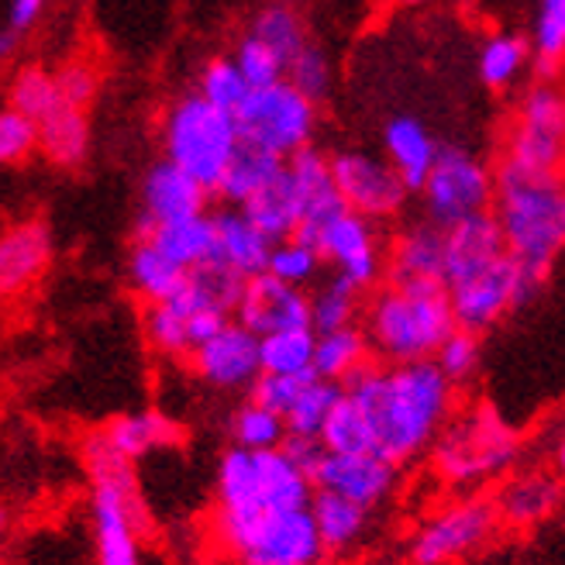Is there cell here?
Here are the masks:
<instances>
[{
  "mask_svg": "<svg viewBox=\"0 0 565 565\" xmlns=\"http://www.w3.org/2000/svg\"><path fill=\"white\" fill-rule=\"evenodd\" d=\"M373 428V448L390 462H411L431 448L456 407V383L435 359L365 362L345 383Z\"/></svg>",
  "mask_w": 565,
  "mask_h": 565,
  "instance_id": "6da1fadb",
  "label": "cell"
},
{
  "mask_svg": "<svg viewBox=\"0 0 565 565\" xmlns=\"http://www.w3.org/2000/svg\"><path fill=\"white\" fill-rule=\"evenodd\" d=\"M79 459L90 479L97 565H141L138 534L149 531L152 521L135 476V459L118 451L107 431H90L83 438Z\"/></svg>",
  "mask_w": 565,
  "mask_h": 565,
  "instance_id": "7a4b0ae2",
  "label": "cell"
},
{
  "mask_svg": "<svg viewBox=\"0 0 565 565\" xmlns=\"http://www.w3.org/2000/svg\"><path fill=\"white\" fill-rule=\"evenodd\" d=\"M493 214L503 228L507 252L539 279H548L565 248V177H531L497 166Z\"/></svg>",
  "mask_w": 565,
  "mask_h": 565,
  "instance_id": "3957f363",
  "label": "cell"
},
{
  "mask_svg": "<svg viewBox=\"0 0 565 565\" xmlns=\"http://www.w3.org/2000/svg\"><path fill=\"white\" fill-rule=\"evenodd\" d=\"M362 328L373 355L383 362L435 359L445 338L459 328L445 287H386L365 303Z\"/></svg>",
  "mask_w": 565,
  "mask_h": 565,
  "instance_id": "277c9868",
  "label": "cell"
},
{
  "mask_svg": "<svg viewBox=\"0 0 565 565\" xmlns=\"http://www.w3.org/2000/svg\"><path fill=\"white\" fill-rule=\"evenodd\" d=\"M159 141L169 162H177L193 180H201L211 193H217L224 169H228L242 141V131L232 110H221L196 90H186L162 110Z\"/></svg>",
  "mask_w": 565,
  "mask_h": 565,
  "instance_id": "5b68a950",
  "label": "cell"
},
{
  "mask_svg": "<svg viewBox=\"0 0 565 565\" xmlns=\"http://www.w3.org/2000/svg\"><path fill=\"white\" fill-rule=\"evenodd\" d=\"M521 451L518 435L490 407L451 417L431 445V466L448 487H476L503 476Z\"/></svg>",
  "mask_w": 565,
  "mask_h": 565,
  "instance_id": "8992f818",
  "label": "cell"
},
{
  "mask_svg": "<svg viewBox=\"0 0 565 565\" xmlns=\"http://www.w3.org/2000/svg\"><path fill=\"white\" fill-rule=\"evenodd\" d=\"M497 201V169L462 146H441L435 169L420 186L424 217L451 228L466 217L493 211Z\"/></svg>",
  "mask_w": 565,
  "mask_h": 565,
  "instance_id": "52a82bcc",
  "label": "cell"
},
{
  "mask_svg": "<svg viewBox=\"0 0 565 565\" xmlns=\"http://www.w3.org/2000/svg\"><path fill=\"white\" fill-rule=\"evenodd\" d=\"M235 121L242 138L256 141V146L279 152L290 159L303 146L315 141L318 131V104L303 97L294 83L282 76L269 87H252L242 107L235 110Z\"/></svg>",
  "mask_w": 565,
  "mask_h": 565,
  "instance_id": "ba28073f",
  "label": "cell"
},
{
  "mask_svg": "<svg viewBox=\"0 0 565 565\" xmlns=\"http://www.w3.org/2000/svg\"><path fill=\"white\" fill-rule=\"evenodd\" d=\"M545 287V279L531 276L514 256H503L490 269L476 273L456 287H445L451 300V315H456L459 328L483 334L493 324H500L511 310L527 307L539 290Z\"/></svg>",
  "mask_w": 565,
  "mask_h": 565,
  "instance_id": "9c48e42d",
  "label": "cell"
},
{
  "mask_svg": "<svg viewBox=\"0 0 565 565\" xmlns=\"http://www.w3.org/2000/svg\"><path fill=\"white\" fill-rule=\"evenodd\" d=\"M331 177H334V186L342 190L349 211L365 214L380 224L397 217L407 204V196L414 193L386 156L359 152V149L334 152Z\"/></svg>",
  "mask_w": 565,
  "mask_h": 565,
  "instance_id": "30bf717a",
  "label": "cell"
},
{
  "mask_svg": "<svg viewBox=\"0 0 565 565\" xmlns=\"http://www.w3.org/2000/svg\"><path fill=\"white\" fill-rule=\"evenodd\" d=\"M497 524H500V511L487 497H469V500L451 503L417 531V539L411 545V562L414 565H448L456 558H466L483 542H490Z\"/></svg>",
  "mask_w": 565,
  "mask_h": 565,
  "instance_id": "8fae6325",
  "label": "cell"
},
{
  "mask_svg": "<svg viewBox=\"0 0 565 565\" xmlns=\"http://www.w3.org/2000/svg\"><path fill=\"white\" fill-rule=\"evenodd\" d=\"M318 252L321 259L342 273L349 282L362 294H370L373 287H380L383 276H386V252L380 242V221L345 211L338 214L331 224H324L321 235H318Z\"/></svg>",
  "mask_w": 565,
  "mask_h": 565,
  "instance_id": "7c38bea8",
  "label": "cell"
},
{
  "mask_svg": "<svg viewBox=\"0 0 565 565\" xmlns=\"http://www.w3.org/2000/svg\"><path fill=\"white\" fill-rule=\"evenodd\" d=\"M211 190L193 180L186 169L169 162L166 156L146 169L138 186V214H135V238H152L159 224L183 221L193 214H207Z\"/></svg>",
  "mask_w": 565,
  "mask_h": 565,
  "instance_id": "4fadbf2b",
  "label": "cell"
},
{
  "mask_svg": "<svg viewBox=\"0 0 565 565\" xmlns=\"http://www.w3.org/2000/svg\"><path fill=\"white\" fill-rule=\"evenodd\" d=\"M186 359L193 376L214 390H252V383L263 376V338L232 318Z\"/></svg>",
  "mask_w": 565,
  "mask_h": 565,
  "instance_id": "5bb4252c",
  "label": "cell"
},
{
  "mask_svg": "<svg viewBox=\"0 0 565 565\" xmlns=\"http://www.w3.org/2000/svg\"><path fill=\"white\" fill-rule=\"evenodd\" d=\"M235 558L242 565H324L328 548L310 507H303L273 514Z\"/></svg>",
  "mask_w": 565,
  "mask_h": 565,
  "instance_id": "9a60e30c",
  "label": "cell"
},
{
  "mask_svg": "<svg viewBox=\"0 0 565 565\" xmlns=\"http://www.w3.org/2000/svg\"><path fill=\"white\" fill-rule=\"evenodd\" d=\"M235 321L252 328L259 338L287 328H315L310 324V294L266 269L245 279L242 300L235 307Z\"/></svg>",
  "mask_w": 565,
  "mask_h": 565,
  "instance_id": "2e32d148",
  "label": "cell"
},
{
  "mask_svg": "<svg viewBox=\"0 0 565 565\" xmlns=\"http://www.w3.org/2000/svg\"><path fill=\"white\" fill-rule=\"evenodd\" d=\"M397 462L383 459L380 451H328L315 472V487L334 490L362 507H376L397 487Z\"/></svg>",
  "mask_w": 565,
  "mask_h": 565,
  "instance_id": "e0dca14e",
  "label": "cell"
},
{
  "mask_svg": "<svg viewBox=\"0 0 565 565\" xmlns=\"http://www.w3.org/2000/svg\"><path fill=\"white\" fill-rule=\"evenodd\" d=\"M52 266V232L42 217H21L0 235V294L21 297L35 290Z\"/></svg>",
  "mask_w": 565,
  "mask_h": 565,
  "instance_id": "ac0fdd59",
  "label": "cell"
},
{
  "mask_svg": "<svg viewBox=\"0 0 565 565\" xmlns=\"http://www.w3.org/2000/svg\"><path fill=\"white\" fill-rule=\"evenodd\" d=\"M390 287H445V228L435 221H417L393 238L386 252Z\"/></svg>",
  "mask_w": 565,
  "mask_h": 565,
  "instance_id": "d6986e66",
  "label": "cell"
},
{
  "mask_svg": "<svg viewBox=\"0 0 565 565\" xmlns=\"http://www.w3.org/2000/svg\"><path fill=\"white\" fill-rule=\"evenodd\" d=\"M503 256L511 252H507V238L493 211L451 224L445 228V287H456V282L490 269Z\"/></svg>",
  "mask_w": 565,
  "mask_h": 565,
  "instance_id": "ffe728a7",
  "label": "cell"
},
{
  "mask_svg": "<svg viewBox=\"0 0 565 565\" xmlns=\"http://www.w3.org/2000/svg\"><path fill=\"white\" fill-rule=\"evenodd\" d=\"M211 217H214V256L211 259L242 273L245 279L266 273L276 242L245 214V207L221 204L217 211H211Z\"/></svg>",
  "mask_w": 565,
  "mask_h": 565,
  "instance_id": "44dd1931",
  "label": "cell"
},
{
  "mask_svg": "<svg viewBox=\"0 0 565 565\" xmlns=\"http://www.w3.org/2000/svg\"><path fill=\"white\" fill-rule=\"evenodd\" d=\"M383 156L404 177V183L414 193H420L424 180H428V173L441 156V146L431 135V128L424 125L417 115H393L383 125Z\"/></svg>",
  "mask_w": 565,
  "mask_h": 565,
  "instance_id": "7402d4cb",
  "label": "cell"
},
{
  "mask_svg": "<svg viewBox=\"0 0 565 565\" xmlns=\"http://www.w3.org/2000/svg\"><path fill=\"white\" fill-rule=\"evenodd\" d=\"M500 166L531 177H565V131L511 121L503 138Z\"/></svg>",
  "mask_w": 565,
  "mask_h": 565,
  "instance_id": "603a6c76",
  "label": "cell"
},
{
  "mask_svg": "<svg viewBox=\"0 0 565 565\" xmlns=\"http://www.w3.org/2000/svg\"><path fill=\"white\" fill-rule=\"evenodd\" d=\"M282 169H287V159L279 152H269V149L256 146V141L242 138L214 196L221 204L245 207L252 196H259L266 186H273L282 177Z\"/></svg>",
  "mask_w": 565,
  "mask_h": 565,
  "instance_id": "cb8c5ba5",
  "label": "cell"
},
{
  "mask_svg": "<svg viewBox=\"0 0 565 565\" xmlns=\"http://www.w3.org/2000/svg\"><path fill=\"white\" fill-rule=\"evenodd\" d=\"M125 279L131 294H138L146 303H162L173 300L186 287L190 269L169 259L152 238H135L125 259Z\"/></svg>",
  "mask_w": 565,
  "mask_h": 565,
  "instance_id": "d4e9b609",
  "label": "cell"
},
{
  "mask_svg": "<svg viewBox=\"0 0 565 565\" xmlns=\"http://www.w3.org/2000/svg\"><path fill=\"white\" fill-rule=\"evenodd\" d=\"M90 115L87 107L76 104H55L39 121V152L60 169H79L90 156Z\"/></svg>",
  "mask_w": 565,
  "mask_h": 565,
  "instance_id": "484cf974",
  "label": "cell"
},
{
  "mask_svg": "<svg viewBox=\"0 0 565 565\" xmlns=\"http://www.w3.org/2000/svg\"><path fill=\"white\" fill-rule=\"evenodd\" d=\"M558 500H562V487L548 472L511 476L493 497L500 521L511 524V527H531V524L545 521L558 507Z\"/></svg>",
  "mask_w": 565,
  "mask_h": 565,
  "instance_id": "4316f807",
  "label": "cell"
},
{
  "mask_svg": "<svg viewBox=\"0 0 565 565\" xmlns=\"http://www.w3.org/2000/svg\"><path fill=\"white\" fill-rule=\"evenodd\" d=\"M245 290V276L228 269L217 259H207L204 266L190 269L186 287L173 297V303L186 315L193 310H224V315H235V307Z\"/></svg>",
  "mask_w": 565,
  "mask_h": 565,
  "instance_id": "83f0119b",
  "label": "cell"
},
{
  "mask_svg": "<svg viewBox=\"0 0 565 565\" xmlns=\"http://www.w3.org/2000/svg\"><path fill=\"white\" fill-rule=\"evenodd\" d=\"M107 438L115 441L118 451H125L128 459H146L156 448H173L183 441V428L159 411H138V414H121L107 424Z\"/></svg>",
  "mask_w": 565,
  "mask_h": 565,
  "instance_id": "f1b7e54d",
  "label": "cell"
},
{
  "mask_svg": "<svg viewBox=\"0 0 565 565\" xmlns=\"http://www.w3.org/2000/svg\"><path fill=\"white\" fill-rule=\"evenodd\" d=\"M531 63H534V55H531L527 35L497 32V35H490L483 45H479L476 73H479V83H483L487 90L503 94L531 70Z\"/></svg>",
  "mask_w": 565,
  "mask_h": 565,
  "instance_id": "f546056e",
  "label": "cell"
},
{
  "mask_svg": "<svg viewBox=\"0 0 565 565\" xmlns=\"http://www.w3.org/2000/svg\"><path fill=\"white\" fill-rule=\"evenodd\" d=\"M310 514H315V521H318V531H321V542H324L328 555H342L345 548H352L359 542V534L365 531L370 507H362V503L334 493V490L315 487Z\"/></svg>",
  "mask_w": 565,
  "mask_h": 565,
  "instance_id": "4dcf8cb0",
  "label": "cell"
},
{
  "mask_svg": "<svg viewBox=\"0 0 565 565\" xmlns=\"http://www.w3.org/2000/svg\"><path fill=\"white\" fill-rule=\"evenodd\" d=\"M527 42L534 55V76L558 79L565 70V0H534Z\"/></svg>",
  "mask_w": 565,
  "mask_h": 565,
  "instance_id": "1f68e13d",
  "label": "cell"
},
{
  "mask_svg": "<svg viewBox=\"0 0 565 565\" xmlns=\"http://www.w3.org/2000/svg\"><path fill=\"white\" fill-rule=\"evenodd\" d=\"M370 359H373V345H370V334H365L362 324H349V328H334V331L318 334L315 373L321 380L345 383Z\"/></svg>",
  "mask_w": 565,
  "mask_h": 565,
  "instance_id": "d6a6232c",
  "label": "cell"
},
{
  "mask_svg": "<svg viewBox=\"0 0 565 565\" xmlns=\"http://www.w3.org/2000/svg\"><path fill=\"white\" fill-rule=\"evenodd\" d=\"M152 242L166 252L169 259H177L186 269H196L214 256V217L207 211V214H193L183 221L159 224Z\"/></svg>",
  "mask_w": 565,
  "mask_h": 565,
  "instance_id": "836d02e7",
  "label": "cell"
},
{
  "mask_svg": "<svg viewBox=\"0 0 565 565\" xmlns=\"http://www.w3.org/2000/svg\"><path fill=\"white\" fill-rule=\"evenodd\" d=\"M245 214L256 221L273 242L294 238L297 224H300V196L287 177V169H282V177L273 186H266L259 196H252L245 204Z\"/></svg>",
  "mask_w": 565,
  "mask_h": 565,
  "instance_id": "e575fe53",
  "label": "cell"
},
{
  "mask_svg": "<svg viewBox=\"0 0 565 565\" xmlns=\"http://www.w3.org/2000/svg\"><path fill=\"white\" fill-rule=\"evenodd\" d=\"M359 307H362V290L355 282H349L342 273H334L321 279L315 294H310V324L315 331H334V328H349L359 321Z\"/></svg>",
  "mask_w": 565,
  "mask_h": 565,
  "instance_id": "d590c367",
  "label": "cell"
},
{
  "mask_svg": "<svg viewBox=\"0 0 565 565\" xmlns=\"http://www.w3.org/2000/svg\"><path fill=\"white\" fill-rule=\"evenodd\" d=\"M248 32L259 35L287 66H290L294 55L310 42L307 24L300 18V8L279 4V0H273V4L256 11V18H252V24H248Z\"/></svg>",
  "mask_w": 565,
  "mask_h": 565,
  "instance_id": "8d00e7d4",
  "label": "cell"
},
{
  "mask_svg": "<svg viewBox=\"0 0 565 565\" xmlns=\"http://www.w3.org/2000/svg\"><path fill=\"white\" fill-rule=\"evenodd\" d=\"M8 107L21 110V115L42 121L55 104H63L60 83H55V73L39 66V63H24L11 73L8 79Z\"/></svg>",
  "mask_w": 565,
  "mask_h": 565,
  "instance_id": "74e56055",
  "label": "cell"
},
{
  "mask_svg": "<svg viewBox=\"0 0 565 565\" xmlns=\"http://www.w3.org/2000/svg\"><path fill=\"white\" fill-rule=\"evenodd\" d=\"M141 334L146 342L169 359H183L193 352L190 345V315L180 310L173 300H162V303H146L141 310Z\"/></svg>",
  "mask_w": 565,
  "mask_h": 565,
  "instance_id": "f35d334b",
  "label": "cell"
},
{
  "mask_svg": "<svg viewBox=\"0 0 565 565\" xmlns=\"http://www.w3.org/2000/svg\"><path fill=\"white\" fill-rule=\"evenodd\" d=\"M318 331L287 328L263 334V373H307L315 370Z\"/></svg>",
  "mask_w": 565,
  "mask_h": 565,
  "instance_id": "ab89813d",
  "label": "cell"
},
{
  "mask_svg": "<svg viewBox=\"0 0 565 565\" xmlns=\"http://www.w3.org/2000/svg\"><path fill=\"white\" fill-rule=\"evenodd\" d=\"M193 90L201 94L204 100H211L214 107L232 110V115H235L252 87H248L245 73L238 70L235 55H214V60H207L201 66V73H196V87Z\"/></svg>",
  "mask_w": 565,
  "mask_h": 565,
  "instance_id": "60d3db41",
  "label": "cell"
},
{
  "mask_svg": "<svg viewBox=\"0 0 565 565\" xmlns=\"http://www.w3.org/2000/svg\"><path fill=\"white\" fill-rule=\"evenodd\" d=\"M290 428H287V417L256 404L248 397V404H242L235 414H232V441L242 445V448H279L287 441Z\"/></svg>",
  "mask_w": 565,
  "mask_h": 565,
  "instance_id": "b9f144b4",
  "label": "cell"
},
{
  "mask_svg": "<svg viewBox=\"0 0 565 565\" xmlns=\"http://www.w3.org/2000/svg\"><path fill=\"white\" fill-rule=\"evenodd\" d=\"M345 397V386L334 383V380H315L307 383V390L297 397V404L287 414V428L290 435H315L321 438L324 420L331 417V411L338 407V401Z\"/></svg>",
  "mask_w": 565,
  "mask_h": 565,
  "instance_id": "7bdbcfd3",
  "label": "cell"
},
{
  "mask_svg": "<svg viewBox=\"0 0 565 565\" xmlns=\"http://www.w3.org/2000/svg\"><path fill=\"white\" fill-rule=\"evenodd\" d=\"M321 441H324L328 451H376L373 448L370 417L362 414V407L349 397V393H345L342 401H338V407L324 420Z\"/></svg>",
  "mask_w": 565,
  "mask_h": 565,
  "instance_id": "ee69618b",
  "label": "cell"
},
{
  "mask_svg": "<svg viewBox=\"0 0 565 565\" xmlns=\"http://www.w3.org/2000/svg\"><path fill=\"white\" fill-rule=\"evenodd\" d=\"M287 79L294 83V87H297L303 97L315 100V104L328 100V94H331V87H334V66H331V55L324 52V45L310 39V42L294 55V60H290Z\"/></svg>",
  "mask_w": 565,
  "mask_h": 565,
  "instance_id": "f6af8a7d",
  "label": "cell"
},
{
  "mask_svg": "<svg viewBox=\"0 0 565 565\" xmlns=\"http://www.w3.org/2000/svg\"><path fill=\"white\" fill-rule=\"evenodd\" d=\"M321 252L315 245H307L300 238H282L273 245V256H269V273L294 282V287H318L321 282Z\"/></svg>",
  "mask_w": 565,
  "mask_h": 565,
  "instance_id": "bcb514c9",
  "label": "cell"
},
{
  "mask_svg": "<svg viewBox=\"0 0 565 565\" xmlns=\"http://www.w3.org/2000/svg\"><path fill=\"white\" fill-rule=\"evenodd\" d=\"M232 55H235L238 70L245 73L248 87H269V83L287 76V63H282L279 55L259 35H252V32H245L235 42V52Z\"/></svg>",
  "mask_w": 565,
  "mask_h": 565,
  "instance_id": "7dc6e473",
  "label": "cell"
},
{
  "mask_svg": "<svg viewBox=\"0 0 565 565\" xmlns=\"http://www.w3.org/2000/svg\"><path fill=\"white\" fill-rule=\"evenodd\" d=\"M39 152V121L8 107L0 110V162L21 166Z\"/></svg>",
  "mask_w": 565,
  "mask_h": 565,
  "instance_id": "c3c4849f",
  "label": "cell"
},
{
  "mask_svg": "<svg viewBox=\"0 0 565 565\" xmlns=\"http://www.w3.org/2000/svg\"><path fill=\"white\" fill-rule=\"evenodd\" d=\"M315 380H318L315 370H307V373H263L256 383H252L248 397L287 417L290 407L297 404V397L307 390V383H315Z\"/></svg>",
  "mask_w": 565,
  "mask_h": 565,
  "instance_id": "681fc988",
  "label": "cell"
},
{
  "mask_svg": "<svg viewBox=\"0 0 565 565\" xmlns=\"http://www.w3.org/2000/svg\"><path fill=\"white\" fill-rule=\"evenodd\" d=\"M479 355H483V349H479V334L456 328L445 338V345L438 349L435 362L441 365L451 383H466L479 370Z\"/></svg>",
  "mask_w": 565,
  "mask_h": 565,
  "instance_id": "f907efd6",
  "label": "cell"
},
{
  "mask_svg": "<svg viewBox=\"0 0 565 565\" xmlns=\"http://www.w3.org/2000/svg\"><path fill=\"white\" fill-rule=\"evenodd\" d=\"M55 83H60V94L66 104H76V107H90L100 94V73L94 63L87 60H70L55 70Z\"/></svg>",
  "mask_w": 565,
  "mask_h": 565,
  "instance_id": "816d5d0a",
  "label": "cell"
},
{
  "mask_svg": "<svg viewBox=\"0 0 565 565\" xmlns=\"http://www.w3.org/2000/svg\"><path fill=\"white\" fill-rule=\"evenodd\" d=\"M287 456L315 479V472H318V466L324 462V456H328V448H324V441L321 438H315V435H287V441L279 445Z\"/></svg>",
  "mask_w": 565,
  "mask_h": 565,
  "instance_id": "f5cc1de1",
  "label": "cell"
},
{
  "mask_svg": "<svg viewBox=\"0 0 565 565\" xmlns=\"http://www.w3.org/2000/svg\"><path fill=\"white\" fill-rule=\"evenodd\" d=\"M49 0H8V18L4 24L14 28L18 35H28L39 24V18L45 14Z\"/></svg>",
  "mask_w": 565,
  "mask_h": 565,
  "instance_id": "db71d44e",
  "label": "cell"
},
{
  "mask_svg": "<svg viewBox=\"0 0 565 565\" xmlns=\"http://www.w3.org/2000/svg\"><path fill=\"white\" fill-rule=\"evenodd\" d=\"M235 315H224V310H193L190 315V345H204L211 342V338L228 324Z\"/></svg>",
  "mask_w": 565,
  "mask_h": 565,
  "instance_id": "11a10c76",
  "label": "cell"
},
{
  "mask_svg": "<svg viewBox=\"0 0 565 565\" xmlns=\"http://www.w3.org/2000/svg\"><path fill=\"white\" fill-rule=\"evenodd\" d=\"M18 32H14V28H8L4 24V32H0V60H11V55H14V49H18Z\"/></svg>",
  "mask_w": 565,
  "mask_h": 565,
  "instance_id": "9f6ffc18",
  "label": "cell"
},
{
  "mask_svg": "<svg viewBox=\"0 0 565 565\" xmlns=\"http://www.w3.org/2000/svg\"><path fill=\"white\" fill-rule=\"evenodd\" d=\"M555 462H558V469L565 472V438L558 441V451H555Z\"/></svg>",
  "mask_w": 565,
  "mask_h": 565,
  "instance_id": "6f0895ef",
  "label": "cell"
},
{
  "mask_svg": "<svg viewBox=\"0 0 565 565\" xmlns=\"http://www.w3.org/2000/svg\"><path fill=\"white\" fill-rule=\"evenodd\" d=\"M397 4H404V8H420V4H428V0H397Z\"/></svg>",
  "mask_w": 565,
  "mask_h": 565,
  "instance_id": "680465c9",
  "label": "cell"
},
{
  "mask_svg": "<svg viewBox=\"0 0 565 565\" xmlns=\"http://www.w3.org/2000/svg\"><path fill=\"white\" fill-rule=\"evenodd\" d=\"M279 4H290V8H303L307 0H279Z\"/></svg>",
  "mask_w": 565,
  "mask_h": 565,
  "instance_id": "91938a15",
  "label": "cell"
}]
</instances>
